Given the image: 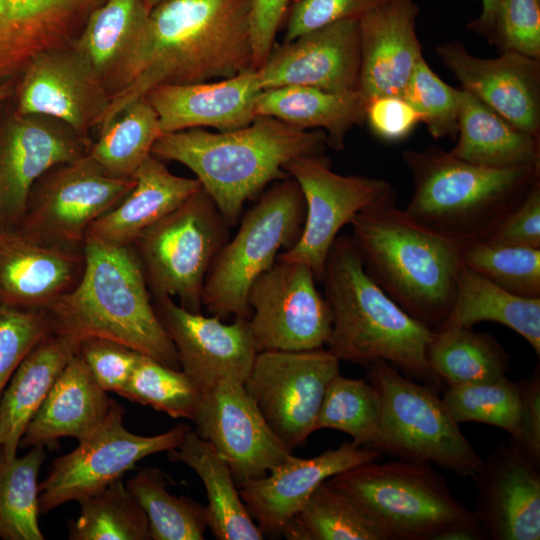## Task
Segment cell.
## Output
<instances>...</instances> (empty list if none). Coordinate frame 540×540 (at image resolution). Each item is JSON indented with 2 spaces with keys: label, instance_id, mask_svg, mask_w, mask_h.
<instances>
[{
  "label": "cell",
  "instance_id": "cell-23",
  "mask_svg": "<svg viewBox=\"0 0 540 540\" xmlns=\"http://www.w3.org/2000/svg\"><path fill=\"white\" fill-rule=\"evenodd\" d=\"M380 454L378 449L352 441L310 458L292 455L269 474L240 485L239 493L264 536L282 535L287 523L321 483L349 468L377 460Z\"/></svg>",
  "mask_w": 540,
  "mask_h": 540
},
{
  "label": "cell",
  "instance_id": "cell-7",
  "mask_svg": "<svg viewBox=\"0 0 540 540\" xmlns=\"http://www.w3.org/2000/svg\"><path fill=\"white\" fill-rule=\"evenodd\" d=\"M326 483L357 504L392 540H433L445 527L477 518L430 463L373 460Z\"/></svg>",
  "mask_w": 540,
  "mask_h": 540
},
{
  "label": "cell",
  "instance_id": "cell-33",
  "mask_svg": "<svg viewBox=\"0 0 540 540\" xmlns=\"http://www.w3.org/2000/svg\"><path fill=\"white\" fill-rule=\"evenodd\" d=\"M366 101L356 91L330 92L307 86L262 90L255 103L257 116H268L304 130H323L327 145L342 150L348 132L365 122Z\"/></svg>",
  "mask_w": 540,
  "mask_h": 540
},
{
  "label": "cell",
  "instance_id": "cell-11",
  "mask_svg": "<svg viewBox=\"0 0 540 540\" xmlns=\"http://www.w3.org/2000/svg\"><path fill=\"white\" fill-rule=\"evenodd\" d=\"M284 171L301 189L305 218L298 240L277 258L307 265L321 282L341 228L366 209L396 203V194L386 180L333 172L323 154L298 156Z\"/></svg>",
  "mask_w": 540,
  "mask_h": 540
},
{
  "label": "cell",
  "instance_id": "cell-1",
  "mask_svg": "<svg viewBox=\"0 0 540 540\" xmlns=\"http://www.w3.org/2000/svg\"><path fill=\"white\" fill-rule=\"evenodd\" d=\"M251 7L252 0L158 2L150 11L137 73L110 97L98 126L158 86L207 82L255 70Z\"/></svg>",
  "mask_w": 540,
  "mask_h": 540
},
{
  "label": "cell",
  "instance_id": "cell-15",
  "mask_svg": "<svg viewBox=\"0 0 540 540\" xmlns=\"http://www.w3.org/2000/svg\"><path fill=\"white\" fill-rule=\"evenodd\" d=\"M124 412L117 414L71 452L57 458L39 484L40 514L78 501L121 479L138 461L176 448L191 426L179 423L153 436L132 433L123 425Z\"/></svg>",
  "mask_w": 540,
  "mask_h": 540
},
{
  "label": "cell",
  "instance_id": "cell-40",
  "mask_svg": "<svg viewBox=\"0 0 540 540\" xmlns=\"http://www.w3.org/2000/svg\"><path fill=\"white\" fill-rule=\"evenodd\" d=\"M78 502L79 516L68 522L70 540H151L147 516L122 478Z\"/></svg>",
  "mask_w": 540,
  "mask_h": 540
},
{
  "label": "cell",
  "instance_id": "cell-34",
  "mask_svg": "<svg viewBox=\"0 0 540 540\" xmlns=\"http://www.w3.org/2000/svg\"><path fill=\"white\" fill-rule=\"evenodd\" d=\"M168 458L190 467L201 479L208 500V529L216 539H264L240 496L229 466L194 429L190 428L182 442L168 451Z\"/></svg>",
  "mask_w": 540,
  "mask_h": 540
},
{
  "label": "cell",
  "instance_id": "cell-20",
  "mask_svg": "<svg viewBox=\"0 0 540 540\" xmlns=\"http://www.w3.org/2000/svg\"><path fill=\"white\" fill-rule=\"evenodd\" d=\"M435 52L461 89L540 139V60L514 52L478 57L458 40L438 44Z\"/></svg>",
  "mask_w": 540,
  "mask_h": 540
},
{
  "label": "cell",
  "instance_id": "cell-36",
  "mask_svg": "<svg viewBox=\"0 0 540 540\" xmlns=\"http://www.w3.org/2000/svg\"><path fill=\"white\" fill-rule=\"evenodd\" d=\"M426 355L432 373L448 387L492 381L509 370L510 355L498 340L472 328L434 330Z\"/></svg>",
  "mask_w": 540,
  "mask_h": 540
},
{
  "label": "cell",
  "instance_id": "cell-57",
  "mask_svg": "<svg viewBox=\"0 0 540 540\" xmlns=\"http://www.w3.org/2000/svg\"><path fill=\"white\" fill-rule=\"evenodd\" d=\"M14 89L10 83L0 84V105L13 95Z\"/></svg>",
  "mask_w": 540,
  "mask_h": 540
},
{
  "label": "cell",
  "instance_id": "cell-35",
  "mask_svg": "<svg viewBox=\"0 0 540 540\" xmlns=\"http://www.w3.org/2000/svg\"><path fill=\"white\" fill-rule=\"evenodd\" d=\"M483 321L509 327L540 355V298L512 294L462 265L452 309L439 328H472Z\"/></svg>",
  "mask_w": 540,
  "mask_h": 540
},
{
  "label": "cell",
  "instance_id": "cell-44",
  "mask_svg": "<svg viewBox=\"0 0 540 540\" xmlns=\"http://www.w3.org/2000/svg\"><path fill=\"white\" fill-rule=\"evenodd\" d=\"M461 260L512 294L540 298V249L480 241L463 247Z\"/></svg>",
  "mask_w": 540,
  "mask_h": 540
},
{
  "label": "cell",
  "instance_id": "cell-32",
  "mask_svg": "<svg viewBox=\"0 0 540 540\" xmlns=\"http://www.w3.org/2000/svg\"><path fill=\"white\" fill-rule=\"evenodd\" d=\"M458 140L448 151L462 161L496 169L540 165V139L518 129L459 88Z\"/></svg>",
  "mask_w": 540,
  "mask_h": 540
},
{
  "label": "cell",
  "instance_id": "cell-45",
  "mask_svg": "<svg viewBox=\"0 0 540 540\" xmlns=\"http://www.w3.org/2000/svg\"><path fill=\"white\" fill-rule=\"evenodd\" d=\"M442 400L457 424L479 422L505 430L511 439L516 435L519 390L517 382L506 375L492 381L448 387Z\"/></svg>",
  "mask_w": 540,
  "mask_h": 540
},
{
  "label": "cell",
  "instance_id": "cell-51",
  "mask_svg": "<svg viewBox=\"0 0 540 540\" xmlns=\"http://www.w3.org/2000/svg\"><path fill=\"white\" fill-rule=\"evenodd\" d=\"M365 122L383 141L407 138L421 122L419 113L400 95H383L366 103Z\"/></svg>",
  "mask_w": 540,
  "mask_h": 540
},
{
  "label": "cell",
  "instance_id": "cell-10",
  "mask_svg": "<svg viewBox=\"0 0 540 540\" xmlns=\"http://www.w3.org/2000/svg\"><path fill=\"white\" fill-rule=\"evenodd\" d=\"M366 376L381 400L380 451L476 477L483 459L463 435L442 398L429 387L400 375L384 360L367 364Z\"/></svg>",
  "mask_w": 540,
  "mask_h": 540
},
{
  "label": "cell",
  "instance_id": "cell-26",
  "mask_svg": "<svg viewBox=\"0 0 540 540\" xmlns=\"http://www.w3.org/2000/svg\"><path fill=\"white\" fill-rule=\"evenodd\" d=\"M262 91L256 70L233 77L183 85H163L144 98L156 111L164 134L191 128L231 131L256 118Z\"/></svg>",
  "mask_w": 540,
  "mask_h": 540
},
{
  "label": "cell",
  "instance_id": "cell-58",
  "mask_svg": "<svg viewBox=\"0 0 540 540\" xmlns=\"http://www.w3.org/2000/svg\"><path fill=\"white\" fill-rule=\"evenodd\" d=\"M145 1L152 8L153 6H155L161 0H145Z\"/></svg>",
  "mask_w": 540,
  "mask_h": 540
},
{
  "label": "cell",
  "instance_id": "cell-39",
  "mask_svg": "<svg viewBox=\"0 0 540 540\" xmlns=\"http://www.w3.org/2000/svg\"><path fill=\"white\" fill-rule=\"evenodd\" d=\"M169 479L159 469L144 467L126 486L143 508L151 540H202L208 529L206 506L169 492Z\"/></svg>",
  "mask_w": 540,
  "mask_h": 540
},
{
  "label": "cell",
  "instance_id": "cell-38",
  "mask_svg": "<svg viewBox=\"0 0 540 540\" xmlns=\"http://www.w3.org/2000/svg\"><path fill=\"white\" fill-rule=\"evenodd\" d=\"M287 540H392L350 498L326 481L285 526Z\"/></svg>",
  "mask_w": 540,
  "mask_h": 540
},
{
  "label": "cell",
  "instance_id": "cell-52",
  "mask_svg": "<svg viewBox=\"0 0 540 540\" xmlns=\"http://www.w3.org/2000/svg\"><path fill=\"white\" fill-rule=\"evenodd\" d=\"M485 241L540 249V179Z\"/></svg>",
  "mask_w": 540,
  "mask_h": 540
},
{
  "label": "cell",
  "instance_id": "cell-43",
  "mask_svg": "<svg viewBox=\"0 0 540 540\" xmlns=\"http://www.w3.org/2000/svg\"><path fill=\"white\" fill-rule=\"evenodd\" d=\"M119 395L172 418H185L193 422L202 389L181 369L170 368L141 354Z\"/></svg>",
  "mask_w": 540,
  "mask_h": 540
},
{
  "label": "cell",
  "instance_id": "cell-53",
  "mask_svg": "<svg viewBox=\"0 0 540 540\" xmlns=\"http://www.w3.org/2000/svg\"><path fill=\"white\" fill-rule=\"evenodd\" d=\"M519 418L517 432L511 443L540 468V374L539 367L529 378L517 382Z\"/></svg>",
  "mask_w": 540,
  "mask_h": 540
},
{
  "label": "cell",
  "instance_id": "cell-46",
  "mask_svg": "<svg viewBox=\"0 0 540 540\" xmlns=\"http://www.w3.org/2000/svg\"><path fill=\"white\" fill-rule=\"evenodd\" d=\"M402 97L419 113L429 134L435 139L458 132V89L445 83L423 58L416 65Z\"/></svg>",
  "mask_w": 540,
  "mask_h": 540
},
{
  "label": "cell",
  "instance_id": "cell-24",
  "mask_svg": "<svg viewBox=\"0 0 540 540\" xmlns=\"http://www.w3.org/2000/svg\"><path fill=\"white\" fill-rule=\"evenodd\" d=\"M474 480V513L488 539H540V468L516 446L499 445Z\"/></svg>",
  "mask_w": 540,
  "mask_h": 540
},
{
  "label": "cell",
  "instance_id": "cell-13",
  "mask_svg": "<svg viewBox=\"0 0 540 540\" xmlns=\"http://www.w3.org/2000/svg\"><path fill=\"white\" fill-rule=\"evenodd\" d=\"M340 360L322 348L258 352L243 382L273 432L291 450L316 431L326 389Z\"/></svg>",
  "mask_w": 540,
  "mask_h": 540
},
{
  "label": "cell",
  "instance_id": "cell-12",
  "mask_svg": "<svg viewBox=\"0 0 540 540\" xmlns=\"http://www.w3.org/2000/svg\"><path fill=\"white\" fill-rule=\"evenodd\" d=\"M135 180L106 174L88 155L56 165L33 185L17 228L49 243L84 248L88 228L118 204Z\"/></svg>",
  "mask_w": 540,
  "mask_h": 540
},
{
  "label": "cell",
  "instance_id": "cell-50",
  "mask_svg": "<svg viewBox=\"0 0 540 540\" xmlns=\"http://www.w3.org/2000/svg\"><path fill=\"white\" fill-rule=\"evenodd\" d=\"M77 354L98 385L117 394L127 384L141 355L124 344L99 337L82 340Z\"/></svg>",
  "mask_w": 540,
  "mask_h": 540
},
{
  "label": "cell",
  "instance_id": "cell-48",
  "mask_svg": "<svg viewBox=\"0 0 540 540\" xmlns=\"http://www.w3.org/2000/svg\"><path fill=\"white\" fill-rule=\"evenodd\" d=\"M488 42L540 60V0H500Z\"/></svg>",
  "mask_w": 540,
  "mask_h": 540
},
{
  "label": "cell",
  "instance_id": "cell-42",
  "mask_svg": "<svg viewBox=\"0 0 540 540\" xmlns=\"http://www.w3.org/2000/svg\"><path fill=\"white\" fill-rule=\"evenodd\" d=\"M381 400L376 388L364 379L336 374L330 381L316 422V431L329 428L344 432L357 445L379 450Z\"/></svg>",
  "mask_w": 540,
  "mask_h": 540
},
{
  "label": "cell",
  "instance_id": "cell-29",
  "mask_svg": "<svg viewBox=\"0 0 540 540\" xmlns=\"http://www.w3.org/2000/svg\"><path fill=\"white\" fill-rule=\"evenodd\" d=\"M121 412L123 407L98 385L76 354L27 425L19 448L53 447L62 437L83 441Z\"/></svg>",
  "mask_w": 540,
  "mask_h": 540
},
{
  "label": "cell",
  "instance_id": "cell-17",
  "mask_svg": "<svg viewBox=\"0 0 540 540\" xmlns=\"http://www.w3.org/2000/svg\"><path fill=\"white\" fill-rule=\"evenodd\" d=\"M91 142L64 122L14 108L0 120V229L15 228L35 182L88 153Z\"/></svg>",
  "mask_w": 540,
  "mask_h": 540
},
{
  "label": "cell",
  "instance_id": "cell-2",
  "mask_svg": "<svg viewBox=\"0 0 540 540\" xmlns=\"http://www.w3.org/2000/svg\"><path fill=\"white\" fill-rule=\"evenodd\" d=\"M323 130H304L268 116L224 132L191 128L163 134L151 154L189 168L226 222L237 224L245 202L288 177L284 166L303 155L323 154Z\"/></svg>",
  "mask_w": 540,
  "mask_h": 540
},
{
  "label": "cell",
  "instance_id": "cell-28",
  "mask_svg": "<svg viewBox=\"0 0 540 540\" xmlns=\"http://www.w3.org/2000/svg\"><path fill=\"white\" fill-rule=\"evenodd\" d=\"M150 11L145 0H104L71 44L110 97L137 73L148 39Z\"/></svg>",
  "mask_w": 540,
  "mask_h": 540
},
{
  "label": "cell",
  "instance_id": "cell-18",
  "mask_svg": "<svg viewBox=\"0 0 540 540\" xmlns=\"http://www.w3.org/2000/svg\"><path fill=\"white\" fill-rule=\"evenodd\" d=\"M17 78L18 113L56 118L87 140L110 103L106 88L71 45L37 54Z\"/></svg>",
  "mask_w": 540,
  "mask_h": 540
},
{
  "label": "cell",
  "instance_id": "cell-22",
  "mask_svg": "<svg viewBox=\"0 0 540 540\" xmlns=\"http://www.w3.org/2000/svg\"><path fill=\"white\" fill-rule=\"evenodd\" d=\"M84 248L44 241L17 227L0 229V305L47 310L79 282Z\"/></svg>",
  "mask_w": 540,
  "mask_h": 540
},
{
  "label": "cell",
  "instance_id": "cell-4",
  "mask_svg": "<svg viewBox=\"0 0 540 540\" xmlns=\"http://www.w3.org/2000/svg\"><path fill=\"white\" fill-rule=\"evenodd\" d=\"M84 253V271L77 285L45 310L52 331L80 342L90 337L116 341L181 369L133 245L111 246L86 239Z\"/></svg>",
  "mask_w": 540,
  "mask_h": 540
},
{
  "label": "cell",
  "instance_id": "cell-25",
  "mask_svg": "<svg viewBox=\"0 0 540 540\" xmlns=\"http://www.w3.org/2000/svg\"><path fill=\"white\" fill-rule=\"evenodd\" d=\"M415 0H388L359 18L360 72L357 91L366 103L400 95L424 58L416 32Z\"/></svg>",
  "mask_w": 540,
  "mask_h": 540
},
{
  "label": "cell",
  "instance_id": "cell-30",
  "mask_svg": "<svg viewBox=\"0 0 540 540\" xmlns=\"http://www.w3.org/2000/svg\"><path fill=\"white\" fill-rule=\"evenodd\" d=\"M129 193L88 228L86 239L111 246L132 245L147 228L201 188L196 178L173 174L152 154L134 176Z\"/></svg>",
  "mask_w": 540,
  "mask_h": 540
},
{
  "label": "cell",
  "instance_id": "cell-5",
  "mask_svg": "<svg viewBox=\"0 0 540 540\" xmlns=\"http://www.w3.org/2000/svg\"><path fill=\"white\" fill-rule=\"evenodd\" d=\"M321 282L332 313L326 345L340 361L367 365L384 360L418 380L440 383L426 355L433 330L406 313L368 275L351 236L335 238Z\"/></svg>",
  "mask_w": 540,
  "mask_h": 540
},
{
  "label": "cell",
  "instance_id": "cell-41",
  "mask_svg": "<svg viewBox=\"0 0 540 540\" xmlns=\"http://www.w3.org/2000/svg\"><path fill=\"white\" fill-rule=\"evenodd\" d=\"M45 457L42 446L12 458L0 450V539H45L38 523V475Z\"/></svg>",
  "mask_w": 540,
  "mask_h": 540
},
{
  "label": "cell",
  "instance_id": "cell-37",
  "mask_svg": "<svg viewBox=\"0 0 540 540\" xmlns=\"http://www.w3.org/2000/svg\"><path fill=\"white\" fill-rule=\"evenodd\" d=\"M88 155L108 175L133 179L164 134L156 111L143 97L132 101L104 124Z\"/></svg>",
  "mask_w": 540,
  "mask_h": 540
},
{
  "label": "cell",
  "instance_id": "cell-54",
  "mask_svg": "<svg viewBox=\"0 0 540 540\" xmlns=\"http://www.w3.org/2000/svg\"><path fill=\"white\" fill-rule=\"evenodd\" d=\"M290 3L291 0H252L251 43L255 70L264 64L274 48Z\"/></svg>",
  "mask_w": 540,
  "mask_h": 540
},
{
  "label": "cell",
  "instance_id": "cell-8",
  "mask_svg": "<svg viewBox=\"0 0 540 540\" xmlns=\"http://www.w3.org/2000/svg\"><path fill=\"white\" fill-rule=\"evenodd\" d=\"M304 218V198L293 178L275 181L263 191L208 270L202 293L208 313L249 319L252 284L274 265L281 248L287 250L298 240Z\"/></svg>",
  "mask_w": 540,
  "mask_h": 540
},
{
  "label": "cell",
  "instance_id": "cell-16",
  "mask_svg": "<svg viewBox=\"0 0 540 540\" xmlns=\"http://www.w3.org/2000/svg\"><path fill=\"white\" fill-rule=\"evenodd\" d=\"M240 485L267 475L292 451L270 428L242 381L223 379L202 390L193 420Z\"/></svg>",
  "mask_w": 540,
  "mask_h": 540
},
{
  "label": "cell",
  "instance_id": "cell-49",
  "mask_svg": "<svg viewBox=\"0 0 540 540\" xmlns=\"http://www.w3.org/2000/svg\"><path fill=\"white\" fill-rule=\"evenodd\" d=\"M388 0H291L284 24L283 43L315 29L360 18Z\"/></svg>",
  "mask_w": 540,
  "mask_h": 540
},
{
  "label": "cell",
  "instance_id": "cell-55",
  "mask_svg": "<svg viewBox=\"0 0 540 540\" xmlns=\"http://www.w3.org/2000/svg\"><path fill=\"white\" fill-rule=\"evenodd\" d=\"M488 539L477 518L453 523L439 531L433 540H484Z\"/></svg>",
  "mask_w": 540,
  "mask_h": 540
},
{
  "label": "cell",
  "instance_id": "cell-19",
  "mask_svg": "<svg viewBox=\"0 0 540 540\" xmlns=\"http://www.w3.org/2000/svg\"><path fill=\"white\" fill-rule=\"evenodd\" d=\"M153 304L181 370L202 390L223 379L245 381L258 353L249 319L235 317L225 324L216 316L190 312L171 297L154 299Z\"/></svg>",
  "mask_w": 540,
  "mask_h": 540
},
{
  "label": "cell",
  "instance_id": "cell-3",
  "mask_svg": "<svg viewBox=\"0 0 540 540\" xmlns=\"http://www.w3.org/2000/svg\"><path fill=\"white\" fill-rule=\"evenodd\" d=\"M350 224L368 275L412 318L438 329L453 306L463 247L420 225L396 203L366 209Z\"/></svg>",
  "mask_w": 540,
  "mask_h": 540
},
{
  "label": "cell",
  "instance_id": "cell-27",
  "mask_svg": "<svg viewBox=\"0 0 540 540\" xmlns=\"http://www.w3.org/2000/svg\"><path fill=\"white\" fill-rule=\"evenodd\" d=\"M104 0H0V84L37 54L70 46Z\"/></svg>",
  "mask_w": 540,
  "mask_h": 540
},
{
  "label": "cell",
  "instance_id": "cell-47",
  "mask_svg": "<svg viewBox=\"0 0 540 540\" xmlns=\"http://www.w3.org/2000/svg\"><path fill=\"white\" fill-rule=\"evenodd\" d=\"M50 332L47 311L0 305V399L22 360Z\"/></svg>",
  "mask_w": 540,
  "mask_h": 540
},
{
  "label": "cell",
  "instance_id": "cell-14",
  "mask_svg": "<svg viewBox=\"0 0 540 540\" xmlns=\"http://www.w3.org/2000/svg\"><path fill=\"white\" fill-rule=\"evenodd\" d=\"M316 278L305 264L278 259L252 284L248 302L257 352L322 348L332 328V313Z\"/></svg>",
  "mask_w": 540,
  "mask_h": 540
},
{
  "label": "cell",
  "instance_id": "cell-56",
  "mask_svg": "<svg viewBox=\"0 0 540 540\" xmlns=\"http://www.w3.org/2000/svg\"><path fill=\"white\" fill-rule=\"evenodd\" d=\"M481 13L478 18L468 24V29L484 37L487 41L490 39L495 12L500 0H480Z\"/></svg>",
  "mask_w": 540,
  "mask_h": 540
},
{
  "label": "cell",
  "instance_id": "cell-21",
  "mask_svg": "<svg viewBox=\"0 0 540 540\" xmlns=\"http://www.w3.org/2000/svg\"><path fill=\"white\" fill-rule=\"evenodd\" d=\"M256 72L262 90L307 86L330 92L356 91L359 19L339 21L274 47Z\"/></svg>",
  "mask_w": 540,
  "mask_h": 540
},
{
  "label": "cell",
  "instance_id": "cell-6",
  "mask_svg": "<svg viewBox=\"0 0 540 540\" xmlns=\"http://www.w3.org/2000/svg\"><path fill=\"white\" fill-rule=\"evenodd\" d=\"M402 158L413 179L404 211L462 247L487 240L540 179V165L483 167L435 146L406 150Z\"/></svg>",
  "mask_w": 540,
  "mask_h": 540
},
{
  "label": "cell",
  "instance_id": "cell-9",
  "mask_svg": "<svg viewBox=\"0 0 540 540\" xmlns=\"http://www.w3.org/2000/svg\"><path fill=\"white\" fill-rule=\"evenodd\" d=\"M230 225L202 187L182 205L144 230L132 244L152 300L177 298L200 313L208 270L230 238Z\"/></svg>",
  "mask_w": 540,
  "mask_h": 540
},
{
  "label": "cell",
  "instance_id": "cell-31",
  "mask_svg": "<svg viewBox=\"0 0 540 540\" xmlns=\"http://www.w3.org/2000/svg\"><path fill=\"white\" fill-rule=\"evenodd\" d=\"M80 341L50 332L26 355L0 399V450L17 456L25 429L67 363L77 354Z\"/></svg>",
  "mask_w": 540,
  "mask_h": 540
}]
</instances>
